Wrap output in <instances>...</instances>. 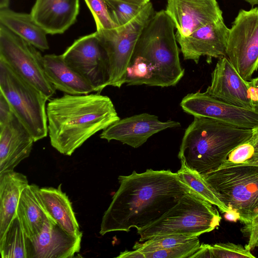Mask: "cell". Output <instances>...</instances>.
Instances as JSON below:
<instances>
[{
    "instance_id": "1",
    "label": "cell",
    "mask_w": 258,
    "mask_h": 258,
    "mask_svg": "<svg viewBox=\"0 0 258 258\" xmlns=\"http://www.w3.org/2000/svg\"><path fill=\"white\" fill-rule=\"evenodd\" d=\"M119 187L102 218L99 233L128 232L158 219L191 190L170 170H135L118 177Z\"/></svg>"
},
{
    "instance_id": "2",
    "label": "cell",
    "mask_w": 258,
    "mask_h": 258,
    "mask_svg": "<svg viewBox=\"0 0 258 258\" xmlns=\"http://www.w3.org/2000/svg\"><path fill=\"white\" fill-rule=\"evenodd\" d=\"M46 114L50 144L67 156L120 119L110 98L100 93L65 94L52 98L47 104Z\"/></svg>"
},
{
    "instance_id": "3",
    "label": "cell",
    "mask_w": 258,
    "mask_h": 258,
    "mask_svg": "<svg viewBox=\"0 0 258 258\" xmlns=\"http://www.w3.org/2000/svg\"><path fill=\"white\" fill-rule=\"evenodd\" d=\"M175 25L165 10L154 14L136 43L126 73L127 86H175L184 75Z\"/></svg>"
},
{
    "instance_id": "4",
    "label": "cell",
    "mask_w": 258,
    "mask_h": 258,
    "mask_svg": "<svg viewBox=\"0 0 258 258\" xmlns=\"http://www.w3.org/2000/svg\"><path fill=\"white\" fill-rule=\"evenodd\" d=\"M252 135V129L195 116L185 131L178 157L189 169L204 174L219 167L232 150Z\"/></svg>"
},
{
    "instance_id": "5",
    "label": "cell",
    "mask_w": 258,
    "mask_h": 258,
    "mask_svg": "<svg viewBox=\"0 0 258 258\" xmlns=\"http://www.w3.org/2000/svg\"><path fill=\"white\" fill-rule=\"evenodd\" d=\"M202 175L244 225L258 214V164L225 161Z\"/></svg>"
},
{
    "instance_id": "6",
    "label": "cell",
    "mask_w": 258,
    "mask_h": 258,
    "mask_svg": "<svg viewBox=\"0 0 258 258\" xmlns=\"http://www.w3.org/2000/svg\"><path fill=\"white\" fill-rule=\"evenodd\" d=\"M221 220L215 206L191 189L158 219L137 229L139 241L172 234L199 236L214 230L219 226Z\"/></svg>"
},
{
    "instance_id": "7",
    "label": "cell",
    "mask_w": 258,
    "mask_h": 258,
    "mask_svg": "<svg viewBox=\"0 0 258 258\" xmlns=\"http://www.w3.org/2000/svg\"><path fill=\"white\" fill-rule=\"evenodd\" d=\"M0 92L34 142L48 135L45 104L48 98L0 58Z\"/></svg>"
},
{
    "instance_id": "8",
    "label": "cell",
    "mask_w": 258,
    "mask_h": 258,
    "mask_svg": "<svg viewBox=\"0 0 258 258\" xmlns=\"http://www.w3.org/2000/svg\"><path fill=\"white\" fill-rule=\"evenodd\" d=\"M151 2L125 25L109 29L96 30L109 60L108 86L120 88L125 84L126 70L138 38L154 14Z\"/></svg>"
},
{
    "instance_id": "9",
    "label": "cell",
    "mask_w": 258,
    "mask_h": 258,
    "mask_svg": "<svg viewBox=\"0 0 258 258\" xmlns=\"http://www.w3.org/2000/svg\"><path fill=\"white\" fill-rule=\"evenodd\" d=\"M37 49L0 24V58L49 99L56 90L46 77L43 56Z\"/></svg>"
},
{
    "instance_id": "10",
    "label": "cell",
    "mask_w": 258,
    "mask_h": 258,
    "mask_svg": "<svg viewBox=\"0 0 258 258\" xmlns=\"http://www.w3.org/2000/svg\"><path fill=\"white\" fill-rule=\"evenodd\" d=\"M242 78L258 69V8L240 10L229 29L225 56Z\"/></svg>"
},
{
    "instance_id": "11",
    "label": "cell",
    "mask_w": 258,
    "mask_h": 258,
    "mask_svg": "<svg viewBox=\"0 0 258 258\" xmlns=\"http://www.w3.org/2000/svg\"><path fill=\"white\" fill-rule=\"evenodd\" d=\"M61 55L94 92L100 93L108 86L109 60L96 31L76 39Z\"/></svg>"
},
{
    "instance_id": "12",
    "label": "cell",
    "mask_w": 258,
    "mask_h": 258,
    "mask_svg": "<svg viewBox=\"0 0 258 258\" xmlns=\"http://www.w3.org/2000/svg\"><path fill=\"white\" fill-rule=\"evenodd\" d=\"M180 106L184 112L194 117H205L231 125L253 129L258 126V108L236 106L200 91L187 94Z\"/></svg>"
},
{
    "instance_id": "13",
    "label": "cell",
    "mask_w": 258,
    "mask_h": 258,
    "mask_svg": "<svg viewBox=\"0 0 258 258\" xmlns=\"http://www.w3.org/2000/svg\"><path fill=\"white\" fill-rule=\"evenodd\" d=\"M228 28L221 18L204 25L183 36L175 33L177 43L184 60H191L198 63L202 56H206L208 63L212 58H220L226 56Z\"/></svg>"
},
{
    "instance_id": "14",
    "label": "cell",
    "mask_w": 258,
    "mask_h": 258,
    "mask_svg": "<svg viewBox=\"0 0 258 258\" xmlns=\"http://www.w3.org/2000/svg\"><path fill=\"white\" fill-rule=\"evenodd\" d=\"M179 126L178 121H161L155 115L143 113L119 119L103 130L100 137L108 142L116 140L137 148L154 134Z\"/></svg>"
},
{
    "instance_id": "15",
    "label": "cell",
    "mask_w": 258,
    "mask_h": 258,
    "mask_svg": "<svg viewBox=\"0 0 258 258\" xmlns=\"http://www.w3.org/2000/svg\"><path fill=\"white\" fill-rule=\"evenodd\" d=\"M205 92L224 102L246 108H256L251 100L249 81L243 79L226 57L219 58Z\"/></svg>"
},
{
    "instance_id": "16",
    "label": "cell",
    "mask_w": 258,
    "mask_h": 258,
    "mask_svg": "<svg viewBox=\"0 0 258 258\" xmlns=\"http://www.w3.org/2000/svg\"><path fill=\"white\" fill-rule=\"evenodd\" d=\"M165 11L183 36L223 18L217 0H167Z\"/></svg>"
},
{
    "instance_id": "17",
    "label": "cell",
    "mask_w": 258,
    "mask_h": 258,
    "mask_svg": "<svg viewBox=\"0 0 258 258\" xmlns=\"http://www.w3.org/2000/svg\"><path fill=\"white\" fill-rule=\"evenodd\" d=\"M35 142L14 112L0 123V173L14 170L28 157Z\"/></svg>"
},
{
    "instance_id": "18",
    "label": "cell",
    "mask_w": 258,
    "mask_h": 258,
    "mask_svg": "<svg viewBox=\"0 0 258 258\" xmlns=\"http://www.w3.org/2000/svg\"><path fill=\"white\" fill-rule=\"evenodd\" d=\"M82 236L65 231L52 218H48L41 232L31 238L33 258H71L80 251Z\"/></svg>"
},
{
    "instance_id": "19",
    "label": "cell",
    "mask_w": 258,
    "mask_h": 258,
    "mask_svg": "<svg viewBox=\"0 0 258 258\" xmlns=\"http://www.w3.org/2000/svg\"><path fill=\"white\" fill-rule=\"evenodd\" d=\"M79 0H36L31 15L51 35L63 33L76 21Z\"/></svg>"
},
{
    "instance_id": "20",
    "label": "cell",
    "mask_w": 258,
    "mask_h": 258,
    "mask_svg": "<svg viewBox=\"0 0 258 258\" xmlns=\"http://www.w3.org/2000/svg\"><path fill=\"white\" fill-rule=\"evenodd\" d=\"M46 77L55 90L71 95L89 94L93 88L64 60L62 55L43 56Z\"/></svg>"
},
{
    "instance_id": "21",
    "label": "cell",
    "mask_w": 258,
    "mask_h": 258,
    "mask_svg": "<svg viewBox=\"0 0 258 258\" xmlns=\"http://www.w3.org/2000/svg\"><path fill=\"white\" fill-rule=\"evenodd\" d=\"M61 187V184L57 188H39L40 200L49 215L65 231L73 236H82L72 203Z\"/></svg>"
},
{
    "instance_id": "22",
    "label": "cell",
    "mask_w": 258,
    "mask_h": 258,
    "mask_svg": "<svg viewBox=\"0 0 258 258\" xmlns=\"http://www.w3.org/2000/svg\"><path fill=\"white\" fill-rule=\"evenodd\" d=\"M28 184L27 176L21 173H0V238L16 216L21 193Z\"/></svg>"
},
{
    "instance_id": "23",
    "label": "cell",
    "mask_w": 258,
    "mask_h": 258,
    "mask_svg": "<svg viewBox=\"0 0 258 258\" xmlns=\"http://www.w3.org/2000/svg\"><path fill=\"white\" fill-rule=\"evenodd\" d=\"M39 188L35 184H28L21 193L17 210L16 215L30 238L41 232L48 218H52L40 200Z\"/></svg>"
},
{
    "instance_id": "24",
    "label": "cell",
    "mask_w": 258,
    "mask_h": 258,
    "mask_svg": "<svg viewBox=\"0 0 258 258\" xmlns=\"http://www.w3.org/2000/svg\"><path fill=\"white\" fill-rule=\"evenodd\" d=\"M0 24L36 48L41 51L49 49L48 34L30 13L17 12L9 8L1 9Z\"/></svg>"
},
{
    "instance_id": "25",
    "label": "cell",
    "mask_w": 258,
    "mask_h": 258,
    "mask_svg": "<svg viewBox=\"0 0 258 258\" xmlns=\"http://www.w3.org/2000/svg\"><path fill=\"white\" fill-rule=\"evenodd\" d=\"M0 252L2 258H33L31 240L17 215L0 238Z\"/></svg>"
},
{
    "instance_id": "26",
    "label": "cell",
    "mask_w": 258,
    "mask_h": 258,
    "mask_svg": "<svg viewBox=\"0 0 258 258\" xmlns=\"http://www.w3.org/2000/svg\"><path fill=\"white\" fill-rule=\"evenodd\" d=\"M177 173L181 179L201 199L216 206L224 214L229 211L217 193L201 174L189 169L182 162H181V167Z\"/></svg>"
},
{
    "instance_id": "27",
    "label": "cell",
    "mask_w": 258,
    "mask_h": 258,
    "mask_svg": "<svg viewBox=\"0 0 258 258\" xmlns=\"http://www.w3.org/2000/svg\"><path fill=\"white\" fill-rule=\"evenodd\" d=\"M201 243L199 236L190 241L169 248L152 251L125 250L117 258H190L199 248Z\"/></svg>"
},
{
    "instance_id": "28",
    "label": "cell",
    "mask_w": 258,
    "mask_h": 258,
    "mask_svg": "<svg viewBox=\"0 0 258 258\" xmlns=\"http://www.w3.org/2000/svg\"><path fill=\"white\" fill-rule=\"evenodd\" d=\"M195 237L177 234L159 236L143 242H136L133 249L140 251H152L169 248L186 243Z\"/></svg>"
},
{
    "instance_id": "29",
    "label": "cell",
    "mask_w": 258,
    "mask_h": 258,
    "mask_svg": "<svg viewBox=\"0 0 258 258\" xmlns=\"http://www.w3.org/2000/svg\"><path fill=\"white\" fill-rule=\"evenodd\" d=\"M111 17L117 27L130 22L144 6L130 4L119 0H105Z\"/></svg>"
},
{
    "instance_id": "30",
    "label": "cell",
    "mask_w": 258,
    "mask_h": 258,
    "mask_svg": "<svg viewBox=\"0 0 258 258\" xmlns=\"http://www.w3.org/2000/svg\"><path fill=\"white\" fill-rule=\"evenodd\" d=\"M210 258H254L250 250L245 246L231 242L208 244Z\"/></svg>"
},
{
    "instance_id": "31",
    "label": "cell",
    "mask_w": 258,
    "mask_h": 258,
    "mask_svg": "<svg viewBox=\"0 0 258 258\" xmlns=\"http://www.w3.org/2000/svg\"><path fill=\"white\" fill-rule=\"evenodd\" d=\"M96 26V30L117 27L112 20L105 0H84Z\"/></svg>"
},
{
    "instance_id": "32",
    "label": "cell",
    "mask_w": 258,
    "mask_h": 258,
    "mask_svg": "<svg viewBox=\"0 0 258 258\" xmlns=\"http://www.w3.org/2000/svg\"><path fill=\"white\" fill-rule=\"evenodd\" d=\"M249 140L232 150L225 161L238 164L245 163L250 160L254 154V148Z\"/></svg>"
},
{
    "instance_id": "33",
    "label": "cell",
    "mask_w": 258,
    "mask_h": 258,
    "mask_svg": "<svg viewBox=\"0 0 258 258\" xmlns=\"http://www.w3.org/2000/svg\"><path fill=\"white\" fill-rule=\"evenodd\" d=\"M243 235L247 238V243L245 247L251 250L254 248L255 242L258 239V214L247 225H244L241 229Z\"/></svg>"
},
{
    "instance_id": "34",
    "label": "cell",
    "mask_w": 258,
    "mask_h": 258,
    "mask_svg": "<svg viewBox=\"0 0 258 258\" xmlns=\"http://www.w3.org/2000/svg\"><path fill=\"white\" fill-rule=\"evenodd\" d=\"M13 112L6 98L0 92V123L5 121Z\"/></svg>"
},
{
    "instance_id": "35",
    "label": "cell",
    "mask_w": 258,
    "mask_h": 258,
    "mask_svg": "<svg viewBox=\"0 0 258 258\" xmlns=\"http://www.w3.org/2000/svg\"><path fill=\"white\" fill-rule=\"evenodd\" d=\"M251 100L255 108H258V77L249 81Z\"/></svg>"
},
{
    "instance_id": "36",
    "label": "cell",
    "mask_w": 258,
    "mask_h": 258,
    "mask_svg": "<svg viewBox=\"0 0 258 258\" xmlns=\"http://www.w3.org/2000/svg\"><path fill=\"white\" fill-rule=\"evenodd\" d=\"M252 130V135L249 140L254 146V154L253 158L247 163L258 158V126Z\"/></svg>"
},
{
    "instance_id": "37",
    "label": "cell",
    "mask_w": 258,
    "mask_h": 258,
    "mask_svg": "<svg viewBox=\"0 0 258 258\" xmlns=\"http://www.w3.org/2000/svg\"><path fill=\"white\" fill-rule=\"evenodd\" d=\"M130 4H133L139 6H144L148 3L150 2V0H119Z\"/></svg>"
},
{
    "instance_id": "38",
    "label": "cell",
    "mask_w": 258,
    "mask_h": 258,
    "mask_svg": "<svg viewBox=\"0 0 258 258\" xmlns=\"http://www.w3.org/2000/svg\"><path fill=\"white\" fill-rule=\"evenodd\" d=\"M10 0H0V9L9 8Z\"/></svg>"
},
{
    "instance_id": "39",
    "label": "cell",
    "mask_w": 258,
    "mask_h": 258,
    "mask_svg": "<svg viewBox=\"0 0 258 258\" xmlns=\"http://www.w3.org/2000/svg\"><path fill=\"white\" fill-rule=\"evenodd\" d=\"M248 3L251 6L258 5V0H244Z\"/></svg>"
},
{
    "instance_id": "40",
    "label": "cell",
    "mask_w": 258,
    "mask_h": 258,
    "mask_svg": "<svg viewBox=\"0 0 258 258\" xmlns=\"http://www.w3.org/2000/svg\"><path fill=\"white\" fill-rule=\"evenodd\" d=\"M246 163L258 164V158Z\"/></svg>"
},
{
    "instance_id": "41",
    "label": "cell",
    "mask_w": 258,
    "mask_h": 258,
    "mask_svg": "<svg viewBox=\"0 0 258 258\" xmlns=\"http://www.w3.org/2000/svg\"><path fill=\"white\" fill-rule=\"evenodd\" d=\"M258 247V239H257V240L255 242V245H254V247Z\"/></svg>"
}]
</instances>
